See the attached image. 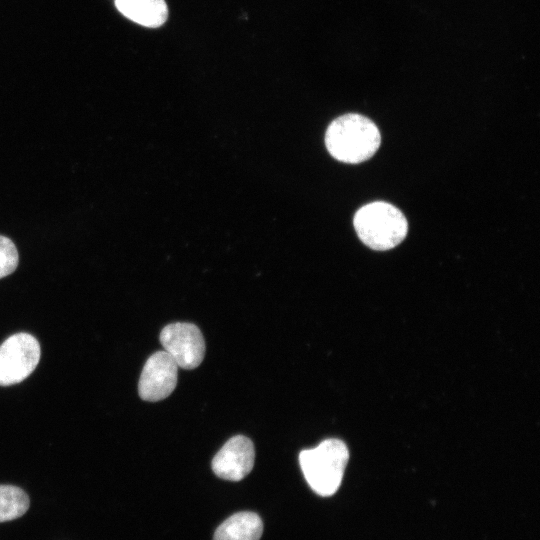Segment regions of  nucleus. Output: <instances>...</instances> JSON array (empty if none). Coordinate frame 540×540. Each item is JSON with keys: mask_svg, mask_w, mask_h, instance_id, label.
Instances as JSON below:
<instances>
[{"mask_svg": "<svg viewBox=\"0 0 540 540\" xmlns=\"http://www.w3.org/2000/svg\"><path fill=\"white\" fill-rule=\"evenodd\" d=\"M378 127L369 118L355 113L333 120L325 133L329 153L338 161L357 164L371 158L380 147Z\"/></svg>", "mask_w": 540, "mask_h": 540, "instance_id": "nucleus-1", "label": "nucleus"}, {"mask_svg": "<svg viewBox=\"0 0 540 540\" xmlns=\"http://www.w3.org/2000/svg\"><path fill=\"white\" fill-rule=\"evenodd\" d=\"M360 240L378 251L392 249L406 237L408 223L404 214L392 204L376 201L361 207L353 219Z\"/></svg>", "mask_w": 540, "mask_h": 540, "instance_id": "nucleus-2", "label": "nucleus"}, {"mask_svg": "<svg viewBox=\"0 0 540 540\" xmlns=\"http://www.w3.org/2000/svg\"><path fill=\"white\" fill-rule=\"evenodd\" d=\"M349 452L339 439H326L299 454L303 475L311 489L320 496H331L339 488Z\"/></svg>", "mask_w": 540, "mask_h": 540, "instance_id": "nucleus-3", "label": "nucleus"}, {"mask_svg": "<svg viewBox=\"0 0 540 540\" xmlns=\"http://www.w3.org/2000/svg\"><path fill=\"white\" fill-rule=\"evenodd\" d=\"M40 345L28 333H17L0 346V385L8 386L26 379L40 360Z\"/></svg>", "mask_w": 540, "mask_h": 540, "instance_id": "nucleus-4", "label": "nucleus"}, {"mask_svg": "<svg viewBox=\"0 0 540 540\" xmlns=\"http://www.w3.org/2000/svg\"><path fill=\"white\" fill-rule=\"evenodd\" d=\"M160 342L178 367L194 369L204 359L205 341L200 329L186 322L165 326L160 333Z\"/></svg>", "mask_w": 540, "mask_h": 540, "instance_id": "nucleus-5", "label": "nucleus"}, {"mask_svg": "<svg viewBox=\"0 0 540 540\" xmlns=\"http://www.w3.org/2000/svg\"><path fill=\"white\" fill-rule=\"evenodd\" d=\"M178 368L173 358L164 350L152 354L140 375L139 396L151 402L167 398L176 387Z\"/></svg>", "mask_w": 540, "mask_h": 540, "instance_id": "nucleus-6", "label": "nucleus"}, {"mask_svg": "<svg viewBox=\"0 0 540 540\" xmlns=\"http://www.w3.org/2000/svg\"><path fill=\"white\" fill-rule=\"evenodd\" d=\"M255 450L252 441L243 435L230 438L212 460V470L218 477L240 481L252 470Z\"/></svg>", "mask_w": 540, "mask_h": 540, "instance_id": "nucleus-7", "label": "nucleus"}, {"mask_svg": "<svg viewBox=\"0 0 540 540\" xmlns=\"http://www.w3.org/2000/svg\"><path fill=\"white\" fill-rule=\"evenodd\" d=\"M115 6L126 18L148 28L160 27L168 17L165 0H115Z\"/></svg>", "mask_w": 540, "mask_h": 540, "instance_id": "nucleus-8", "label": "nucleus"}, {"mask_svg": "<svg viewBox=\"0 0 540 540\" xmlns=\"http://www.w3.org/2000/svg\"><path fill=\"white\" fill-rule=\"evenodd\" d=\"M262 533L263 523L256 513L238 512L218 526L214 540H259Z\"/></svg>", "mask_w": 540, "mask_h": 540, "instance_id": "nucleus-9", "label": "nucleus"}, {"mask_svg": "<svg viewBox=\"0 0 540 540\" xmlns=\"http://www.w3.org/2000/svg\"><path fill=\"white\" fill-rule=\"evenodd\" d=\"M29 497L19 487L0 485V522L14 520L29 508Z\"/></svg>", "mask_w": 540, "mask_h": 540, "instance_id": "nucleus-10", "label": "nucleus"}, {"mask_svg": "<svg viewBox=\"0 0 540 540\" xmlns=\"http://www.w3.org/2000/svg\"><path fill=\"white\" fill-rule=\"evenodd\" d=\"M18 265V252L15 244L0 235V278L13 273Z\"/></svg>", "mask_w": 540, "mask_h": 540, "instance_id": "nucleus-11", "label": "nucleus"}]
</instances>
